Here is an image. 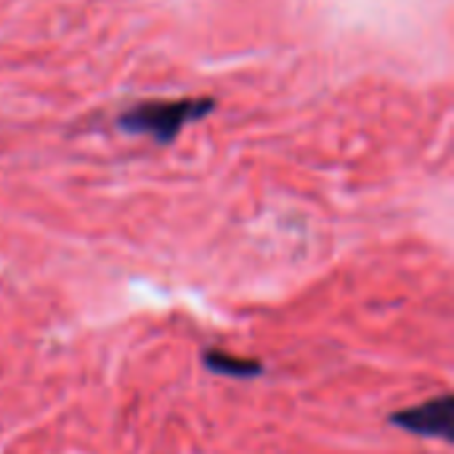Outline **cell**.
I'll use <instances>...</instances> for the list:
<instances>
[{"mask_svg": "<svg viewBox=\"0 0 454 454\" xmlns=\"http://www.w3.org/2000/svg\"><path fill=\"white\" fill-rule=\"evenodd\" d=\"M452 412L454 399L452 394L428 399L418 407H407L394 412L388 420L399 428H404L407 434L415 436H426V439H442V442H452Z\"/></svg>", "mask_w": 454, "mask_h": 454, "instance_id": "obj_2", "label": "cell"}, {"mask_svg": "<svg viewBox=\"0 0 454 454\" xmlns=\"http://www.w3.org/2000/svg\"><path fill=\"white\" fill-rule=\"evenodd\" d=\"M215 109L213 98H176V101H144L120 117L125 133L152 136L160 144H170L189 122L207 117Z\"/></svg>", "mask_w": 454, "mask_h": 454, "instance_id": "obj_1", "label": "cell"}, {"mask_svg": "<svg viewBox=\"0 0 454 454\" xmlns=\"http://www.w3.org/2000/svg\"><path fill=\"white\" fill-rule=\"evenodd\" d=\"M205 367L210 372L226 375V378H258L263 375V364L253 362V359H242V356H231L221 348H213L202 356Z\"/></svg>", "mask_w": 454, "mask_h": 454, "instance_id": "obj_3", "label": "cell"}]
</instances>
